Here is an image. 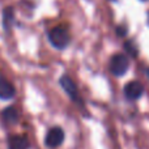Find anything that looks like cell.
<instances>
[{"mask_svg":"<svg viewBox=\"0 0 149 149\" xmlns=\"http://www.w3.org/2000/svg\"><path fill=\"white\" fill-rule=\"evenodd\" d=\"M15 21V10L12 7H7L3 10V25L5 30H9Z\"/></svg>","mask_w":149,"mask_h":149,"instance_id":"obj_9","label":"cell"},{"mask_svg":"<svg viewBox=\"0 0 149 149\" xmlns=\"http://www.w3.org/2000/svg\"><path fill=\"white\" fill-rule=\"evenodd\" d=\"M145 74H147V77L149 79V68H147V70H145Z\"/></svg>","mask_w":149,"mask_h":149,"instance_id":"obj_12","label":"cell"},{"mask_svg":"<svg viewBox=\"0 0 149 149\" xmlns=\"http://www.w3.org/2000/svg\"><path fill=\"white\" fill-rule=\"evenodd\" d=\"M49 41L55 49L64 50L71 42V34L65 26H55L49 31Z\"/></svg>","mask_w":149,"mask_h":149,"instance_id":"obj_1","label":"cell"},{"mask_svg":"<svg viewBox=\"0 0 149 149\" xmlns=\"http://www.w3.org/2000/svg\"><path fill=\"white\" fill-rule=\"evenodd\" d=\"M124 49H126V51H127V55L131 58H136L137 54H139V50H137L136 45H135L132 41L124 42Z\"/></svg>","mask_w":149,"mask_h":149,"instance_id":"obj_10","label":"cell"},{"mask_svg":"<svg viewBox=\"0 0 149 149\" xmlns=\"http://www.w3.org/2000/svg\"><path fill=\"white\" fill-rule=\"evenodd\" d=\"M16 94V89L12 82L5 77H0V100H12Z\"/></svg>","mask_w":149,"mask_h":149,"instance_id":"obj_6","label":"cell"},{"mask_svg":"<svg viewBox=\"0 0 149 149\" xmlns=\"http://www.w3.org/2000/svg\"><path fill=\"white\" fill-rule=\"evenodd\" d=\"M144 93V85L140 81H130L124 85V95L127 100H139Z\"/></svg>","mask_w":149,"mask_h":149,"instance_id":"obj_5","label":"cell"},{"mask_svg":"<svg viewBox=\"0 0 149 149\" xmlns=\"http://www.w3.org/2000/svg\"><path fill=\"white\" fill-rule=\"evenodd\" d=\"M1 118L7 124H16L18 122L20 115H18V111L15 106H9V107H7V109L3 110Z\"/></svg>","mask_w":149,"mask_h":149,"instance_id":"obj_8","label":"cell"},{"mask_svg":"<svg viewBox=\"0 0 149 149\" xmlns=\"http://www.w3.org/2000/svg\"><path fill=\"white\" fill-rule=\"evenodd\" d=\"M60 85H62L63 90L70 95V98L73 101L74 103L80 105L82 107V101H81V97H80V93H79V89H77V85L74 84V81L71 79L68 74H63L59 80Z\"/></svg>","mask_w":149,"mask_h":149,"instance_id":"obj_3","label":"cell"},{"mask_svg":"<svg viewBox=\"0 0 149 149\" xmlns=\"http://www.w3.org/2000/svg\"><path fill=\"white\" fill-rule=\"evenodd\" d=\"M30 143L25 136L16 135V136L9 137L8 140V149H29Z\"/></svg>","mask_w":149,"mask_h":149,"instance_id":"obj_7","label":"cell"},{"mask_svg":"<svg viewBox=\"0 0 149 149\" xmlns=\"http://www.w3.org/2000/svg\"><path fill=\"white\" fill-rule=\"evenodd\" d=\"M116 34H118L119 37H124L127 34V29L124 28V26H118V28H116Z\"/></svg>","mask_w":149,"mask_h":149,"instance_id":"obj_11","label":"cell"},{"mask_svg":"<svg viewBox=\"0 0 149 149\" xmlns=\"http://www.w3.org/2000/svg\"><path fill=\"white\" fill-rule=\"evenodd\" d=\"M64 131H63L62 127L56 126L52 127V128L49 130V132L46 134V137H45V144L49 148H58L59 145L63 144L64 141Z\"/></svg>","mask_w":149,"mask_h":149,"instance_id":"obj_4","label":"cell"},{"mask_svg":"<svg viewBox=\"0 0 149 149\" xmlns=\"http://www.w3.org/2000/svg\"><path fill=\"white\" fill-rule=\"evenodd\" d=\"M148 24H149V13H148Z\"/></svg>","mask_w":149,"mask_h":149,"instance_id":"obj_13","label":"cell"},{"mask_svg":"<svg viewBox=\"0 0 149 149\" xmlns=\"http://www.w3.org/2000/svg\"><path fill=\"white\" fill-rule=\"evenodd\" d=\"M109 67H110V71L114 76H123L128 71V67H130L128 55H124V54L114 55L110 59Z\"/></svg>","mask_w":149,"mask_h":149,"instance_id":"obj_2","label":"cell"},{"mask_svg":"<svg viewBox=\"0 0 149 149\" xmlns=\"http://www.w3.org/2000/svg\"><path fill=\"white\" fill-rule=\"evenodd\" d=\"M143 1H144V0H143Z\"/></svg>","mask_w":149,"mask_h":149,"instance_id":"obj_14","label":"cell"}]
</instances>
